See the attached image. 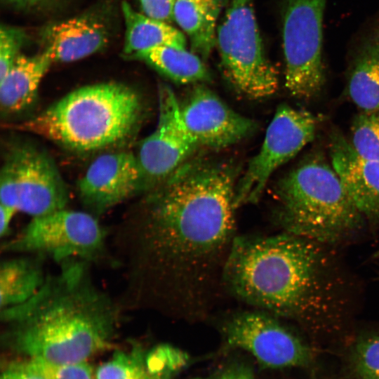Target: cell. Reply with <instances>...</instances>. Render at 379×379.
<instances>
[{
	"mask_svg": "<svg viewBox=\"0 0 379 379\" xmlns=\"http://www.w3.org/2000/svg\"><path fill=\"white\" fill-rule=\"evenodd\" d=\"M1 223L0 235L1 237H5L9 231L10 225L15 213V209L1 204Z\"/></svg>",
	"mask_w": 379,
	"mask_h": 379,
	"instance_id": "cell-31",
	"label": "cell"
},
{
	"mask_svg": "<svg viewBox=\"0 0 379 379\" xmlns=\"http://www.w3.org/2000/svg\"><path fill=\"white\" fill-rule=\"evenodd\" d=\"M316 117L310 112L280 105L270 123L258 152L237 180L236 208L257 202L273 174L314 138Z\"/></svg>",
	"mask_w": 379,
	"mask_h": 379,
	"instance_id": "cell-10",
	"label": "cell"
},
{
	"mask_svg": "<svg viewBox=\"0 0 379 379\" xmlns=\"http://www.w3.org/2000/svg\"><path fill=\"white\" fill-rule=\"evenodd\" d=\"M236 170L186 161L156 186L127 225L140 293L168 313L207 314L235 235Z\"/></svg>",
	"mask_w": 379,
	"mask_h": 379,
	"instance_id": "cell-1",
	"label": "cell"
},
{
	"mask_svg": "<svg viewBox=\"0 0 379 379\" xmlns=\"http://www.w3.org/2000/svg\"><path fill=\"white\" fill-rule=\"evenodd\" d=\"M159 120L155 130L141 142L138 159L146 187L161 183L188 161L199 148L188 133L172 89H159Z\"/></svg>",
	"mask_w": 379,
	"mask_h": 379,
	"instance_id": "cell-12",
	"label": "cell"
},
{
	"mask_svg": "<svg viewBox=\"0 0 379 379\" xmlns=\"http://www.w3.org/2000/svg\"><path fill=\"white\" fill-rule=\"evenodd\" d=\"M222 0H175L173 21L186 33L192 52L206 59L216 44Z\"/></svg>",
	"mask_w": 379,
	"mask_h": 379,
	"instance_id": "cell-19",
	"label": "cell"
},
{
	"mask_svg": "<svg viewBox=\"0 0 379 379\" xmlns=\"http://www.w3.org/2000/svg\"><path fill=\"white\" fill-rule=\"evenodd\" d=\"M276 196L275 218L284 232L324 244L353 234L364 219L331 164L319 156L284 175Z\"/></svg>",
	"mask_w": 379,
	"mask_h": 379,
	"instance_id": "cell-5",
	"label": "cell"
},
{
	"mask_svg": "<svg viewBox=\"0 0 379 379\" xmlns=\"http://www.w3.org/2000/svg\"><path fill=\"white\" fill-rule=\"evenodd\" d=\"M44 51L38 55H20L0 80V103L6 113H18L34 101L40 82L52 64Z\"/></svg>",
	"mask_w": 379,
	"mask_h": 379,
	"instance_id": "cell-18",
	"label": "cell"
},
{
	"mask_svg": "<svg viewBox=\"0 0 379 379\" xmlns=\"http://www.w3.org/2000/svg\"><path fill=\"white\" fill-rule=\"evenodd\" d=\"M23 34L16 28L1 26L0 31V80L13 65L20 55Z\"/></svg>",
	"mask_w": 379,
	"mask_h": 379,
	"instance_id": "cell-27",
	"label": "cell"
},
{
	"mask_svg": "<svg viewBox=\"0 0 379 379\" xmlns=\"http://www.w3.org/2000/svg\"><path fill=\"white\" fill-rule=\"evenodd\" d=\"M331 166L364 218L379 220V161L359 155L338 132L331 135Z\"/></svg>",
	"mask_w": 379,
	"mask_h": 379,
	"instance_id": "cell-15",
	"label": "cell"
},
{
	"mask_svg": "<svg viewBox=\"0 0 379 379\" xmlns=\"http://www.w3.org/2000/svg\"><path fill=\"white\" fill-rule=\"evenodd\" d=\"M126 23L124 52L135 56L140 52L160 46L185 48L186 37L168 22L135 11L126 1L122 3Z\"/></svg>",
	"mask_w": 379,
	"mask_h": 379,
	"instance_id": "cell-21",
	"label": "cell"
},
{
	"mask_svg": "<svg viewBox=\"0 0 379 379\" xmlns=\"http://www.w3.org/2000/svg\"><path fill=\"white\" fill-rule=\"evenodd\" d=\"M106 237L95 215L65 208L32 218L1 248L6 253L49 258L58 263L69 259L91 263L104 255Z\"/></svg>",
	"mask_w": 379,
	"mask_h": 379,
	"instance_id": "cell-7",
	"label": "cell"
},
{
	"mask_svg": "<svg viewBox=\"0 0 379 379\" xmlns=\"http://www.w3.org/2000/svg\"><path fill=\"white\" fill-rule=\"evenodd\" d=\"M326 0H287L283 21L285 86L308 100L325 81L321 60L322 20Z\"/></svg>",
	"mask_w": 379,
	"mask_h": 379,
	"instance_id": "cell-8",
	"label": "cell"
},
{
	"mask_svg": "<svg viewBox=\"0 0 379 379\" xmlns=\"http://www.w3.org/2000/svg\"><path fill=\"white\" fill-rule=\"evenodd\" d=\"M188 356L171 345L150 350L134 345L117 350L95 372V379H172L187 364Z\"/></svg>",
	"mask_w": 379,
	"mask_h": 379,
	"instance_id": "cell-16",
	"label": "cell"
},
{
	"mask_svg": "<svg viewBox=\"0 0 379 379\" xmlns=\"http://www.w3.org/2000/svg\"><path fill=\"white\" fill-rule=\"evenodd\" d=\"M142 103L131 88L115 82L77 88L22 124V128L76 151L123 140L140 119Z\"/></svg>",
	"mask_w": 379,
	"mask_h": 379,
	"instance_id": "cell-4",
	"label": "cell"
},
{
	"mask_svg": "<svg viewBox=\"0 0 379 379\" xmlns=\"http://www.w3.org/2000/svg\"><path fill=\"white\" fill-rule=\"evenodd\" d=\"M88 212L97 216L147 188L137 156L106 153L94 159L78 184Z\"/></svg>",
	"mask_w": 379,
	"mask_h": 379,
	"instance_id": "cell-13",
	"label": "cell"
},
{
	"mask_svg": "<svg viewBox=\"0 0 379 379\" xmlns=\"http://www.w3.org/2000/svg\"><path fill=\"white\" fill-rule=\"evenodd\" d=\"M12 1L18 2V3H34L39 0H11Z\"/></svg>",
	"mask_w": 379,
	"mask_h": 379,
	"instance_id": "cell-32",
	"label": "cell"
},
{
	"mask_svg": "<svg viewBox=\"0 0 379 379\" xmlns=\"http://www.w3.org/2000/svg\"><path fill=\"white\" fill-rule=\"evenodd\" d=\"M1 379H46L41 373L29 367L25 361L13 364L5 369Z\"/></svg>",
	"mask_w": 379,
	"mask_h": 379,
	"instance_id": "cell-29",
	"label": "cell"
},
{
	"mask_svg": "<svg viewBox=\"0 0 379 379\" xmlns=\"http://www.w3.org/2000/svg\"><path fill=\"white\" fill-rule=\"evenodd\" d=\"M139 1L147 16L168 23L173 21L175 0H139Z\"/></svg>",
	"mask_w": 379,
	"mask_h": 379,
	"instance_id": "cell-28",
	"label": "cell"
},
{
	"mask_svg": "<svg viewBox=\"0 0 379 379\" xmlns=\"http://www.w3.org/2000/svg\"><path fill=\"white\" fill-rule=\"evenodd\" d=\"M347 91L361 111L379 109V42L367 46L357 59Z\"/></svg>",
	"mask_w": 379,
	"mask_h": 379,
	"instance_id": "cell-23",
	"label": "cell"
},
{
	"mask_svg": "<svg viewBox=\"0 0 379 379\" xmlns=\"http://www.w3.org/2000/svg\"><path fill=\"white\" fill-rule=\"evenodd\" d=\"M134 57L178 83H198L210 78L198 55L185 48L160 46L140 52Z\"/></svg>",
	"mask_w": 379,
	"mask_h": 379,
	"instance_id": "cell-22",
	"label": "cell"
},
{
	"mask_svg": "<svg viewBox=\"0 0 379 379\" xmlns=\"http://www.w3.org/2000/svg\"><path fill=\"white\" fill-rule=\"evenodd\" d=\"M182 122L197 146L220 149L245 138L255 128L253 120L228 107L208 88L198 86L180 103Z\"/></svg>",
	"mask_w": 379,
	"mask_h": 379,
	"instance_id": "cell-14",
	"label": "cell"
},
{
	"mask_svg": "<svg viewBox=\"0 0 379 379\" xmlns=\"http://www.w3.org/2000/svg\"><path fill=\"white\" fill-rule=\"evenodd\" d=\"M217 379H254V377L250 368L237 365L227 369Z\"/></svg>",
	"mask_w": 379,
	"mask_h": 379,
	"instance_id": "cell-30",
	"label": "cell"
},
{
	"mask_svg": "<svg viewBox=\"0 0 379 379\" xmlns=\"http://www.w3.org/2000/svg\"><path fill=\"white\" fill-rule=\"evenodd\" d=\"M67 187L51 159L33 146L13 149L1 168V204L32 218L66 208Z\"/></svg>",
	"mask_w": 379,
	"mask_h": 379,
	"instance_id": "cell-9",
	"label": "cell"
},
{
	"mask_svg": "<svg viewBox=\"0 0 379 379\" xmlns=\"http://www.w3.org/2000/svg\"><path fill=\"white\" fill-rule=\"evenodd\" d=\"M216 44L226 76L244 95L259 99L278 87L257 24L252 0H231L216 32Z\"/></svg>",
	"mask_w": 379,
	"mask_h": 379,
	"instance_id": "cell-6",
	"label": "cell"
},
{
	"mask_svg": "<svg viewBox=\"0 0 379 379\" xmlns=\"http://www.w3.org/2000/svg\"><path fill=\"white\" fill-rule=\"evenodd\" d=\"M43 39L44 52L52 62H69L100 51L108 39L102 23L94 18L81 16L50 26Z\"/></svg>",
	"mask_w": 379,
	"mask_h": 379,
	"instance_id": "cell-17",
	"label": "cell"
},
{
	"mask_svg": "<svg viewBox=\"0 0 379 379\" xmlns=\"http://www.w3.org/2000/svg\"><path fill=\"white\" fill-rule=\"evenodd\" d=\"M25 363L46 379H95L86 361L58 364L39 359H27Z\"/></svg>",
	"mask_w": 379,
	"mask_h": 379,
	"instance_id": "cell-25",
	"label": "cell"
},
{
	"mask_svg": "<svg viewBox=\"0 0 379 379\" xmlns=\"http://www.w3.org/2000/svg\"><path fill=\"white\" fill-rule=\"evenodd\" d=\"M44 258L22 254L6 259L0 265V310L25 302L42 286L46 276Z\"/></svg>",
	"mask_w": 379,
	"mask_h": 379,
	"instance_id": "cell-20",
	"label": "cell"
},
{
	"mask_svg": "<svg viewBox=\"0 0 379 379\" xmlns=\"http://www.w3.org/2000/svg\"><path fill=\"white\" fill-rule=\"evenodd\" d=\"M353 355L356 371L361 379H379V334L359 340Z\"/></svg>",
	"mask_w": 379,
	"mask_h": 379,
	"instance_id": "cell-26",
	"label": "cell"
},
{
	"mask_svg": "<svg viewBox=\"0 0 379 379\" xmlns=\"http://www.w3.org/2000/svg\"><path fill=\"white\" fill-rule=\"evenodd\" d=\"M350 142L361 157L379 161V109L361 111L356 116Z\"/></svg>",
	"mask_w": 379,
	"mask_h": 379,
	"instance_id": "cell-24",
	"label": "cell"
},
{
	"mask_svg": "<svg viewBox=\"0 0 379 379\" xmlns=\"http://www.w3.org/2000/svg\"><path fill=\"white\" fill-rule=\"evenodd\" d=\"M325 244L284 232L236 236L222 284L233 296L278 318L320 328L345 314L344 283Z\"/></svg>",
	"mask_w": 379,
	"mask_h": 379,
	"instance_id": "cell-2",
	"label": "cell"
},
{
	"mask_svg": "<svg viewBox=\"0 0 379 379\" xmlns=\"http://www.w3.org/2000/svg\"><path fill=\"white\" fill-rule=\"evenodd\" d=\"M60 265L32 298L0 310L1 343L27 359L86 361L111 345L121 307L95 284L90 262L69 259Z\"/></svg>",
	"mask_w": 379,
	"mask_h": 379,
	"instance_id": "cell-3",
	"label": "cell"
},
{
	"mask_svg": "<svg viewBox=\"0 0 379 379\" xmlns=\"http://www.w3.org/2000/svg\"><path fill=\"white\" fill-rule=\"evenodd\" d=\"M277 318L263 310L230 316L222 327L226 346L249 352L266 368L308 366L312 359L310 348Z\"/></svg>",
	"mask_w": 379,
	"mask_h": 379,
	"instance_id": "cell-11",
	"label": "cell"
}]
</instances>
